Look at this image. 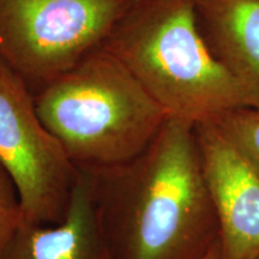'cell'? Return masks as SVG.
<instances>
[{"label":"cell","mask_w":259,"mask_h":259,"mask_svg":"<svg viewBox=\"0 0 259 259\" xmlns=\"http://www.w3.org/2000/svg\"><path fill=\"white\" fill-rule=\"evenodd\" d=\"M79 169L112 259H203L219 247L218 215L191 122L167 116L137 157Z\"/></svg>","instance_id":"1"},{"label":"cell","mask_w":259,"mask_h":259,"mask_svg":"<svg viewBox=\"0 0 259 259\" xmlns=\"http://www.w3.org/2000/svg\"><path fill=\"white\" fill-rule=\"evenodd\" d=\"M212 121L259 174V109L239 107Z\"/></svg>","instance_id":"9"},{"label":"cell","mask_w":259,"mask_h":259,"mask_svg":"<svg viewBox=\"0 0 259 259\" xmlns=\"http://www.w3.org/2000/svg\"><path fill=\"white\" fill-rule=\"evenodd\" d=\"M24 221L17 187L0 164V259L5 258L10 245Z\"/></svg>","instance_id":"10"},{"label":"cell","mask_w":259,"mask_h":259,"mask_svg":"<svg viewBox=\"0 0 259 259\" xmlns=\"http://www.w3.org/2000/svg\"><path fill=\"white\" fill-rule=\"evenodd\" d=\"M103 48L168 116L198 125L247 107L203 36L194 0H136Z\"/></svg>","instance_id":"2"},{"label":"cell","mask_w":259,"mask_h":259,"mask_svg":"<svg viewBox=\"0 0 259 259\" xmlns=\"http://www.w3.org/2000/svg\"><path fill=\"white\" fill-rule=\"evenodd\" d=\"M38 116L78 168L142 154L167 119L120 60L100 48L34 93Z\"/></svg>","instance_id":"3"},{"label":"cell","mask_w":259,"mask_h":259,"mask_svg":"<svg viewBox=\"0 0 259 259\" xmlns=\"http://www.w3.org/2000/svg\"><path fill=\"white\" fill-rule=\"evenodd\" d=\"M4 259H112L87 174L78 168L66 215L54 225L24 221Z\"/></svg>","instance_id":"8"},{"label":"cell","mask_w":259,"mask_h":259,"mask_svg":"<svg viewBox=\"0 0 259 259\" xmlns=\"http://www.w3.org/2000/svg\"><path fill=\"white\" fill-rule=\"evenodd\" d=\"M220 226V259H259V174L215 121L194 125Z\"/></svg>","instance_id":"6"},{"label":"cell","mask_w":259,"mask_h":259,"mask_svg":"<svg viewBox=\"0 0 259 259\" xmlns=\"http://www.w3.org/2000/svg\"><path fill=\"white\" fill-rule=\"evenodd\" d=\"M0 164L17 187L25 221L54 225L64 219L78 168L42 122L32 90L2 59Z\"/></svg>","instance_id":"5"},{"label":"cell","mask_w":259,"mask_h":259,"mask_svg":"<svg viewBox=\"0 0 259 259\" xmlns=\"http://www.w3.org/2000/svg\"><path fill=\"white\" fill-rule=\"evenodd\" d=\"M136 0H0V59L32 93L105 46Z\"/></svg>","instance_id":"4"},{"label":"cell","mask_w":259,"mask_h":259,"mask_svg":"<svg viewBox=\"0 0 259 259\" xmlns=\"http://www.w3.org/2000/svg\"><path fill=\"white\" fill-rule=\"evenodd\" d=\"M203 259H220V248L216 247L215 250H212L205 258Z\"/></svg>","instance_id":"11"},{"label":"cell","mask_w":259,"mask_h":259,"mask_svg":"<svg viewBox=\"0 0 259 259\" xmlns=\"http://www.w3.org/2000/svg\"><path fill=\"white\" fill-rule=\"evenodd\" d=\"M204 38L244 94L259 109V0H194Z\"/></svg>","instance_id":"7"}]
</instances>
